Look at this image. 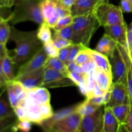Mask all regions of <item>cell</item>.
<instances>
[{"label":"cell","mask_w":132,"mask_h":132,"mask_svg":"<svg viewBox=\"0 0 132 132\" xmlns=\"http://www.w3.org/2000/svg\"><path fill=\"white\" fill-rule=\"evenodd\" d=\"M94 76L96 83L99 85L106 92L110 90L113 84L112 75L104 72L96 67L94 70Z\"/></svg>","instance_id":"20"},{"label":"cell","mask_w":132,"mask_h":132,"mask_svg":"<svg viewBox=\"0 0 132 132\" xmlns=\"http://www.w3.org/2000/svg\"><path fill=\"white\" fill-rule=\"evenodd\" d=\"M91 61H92V59L90 52H89V48L87 47L79 52V53L77 54V57L75 59L74 62L77 65L81 67L85 63H88Z\"/></svg>","instance_id":"29"},{"label":"cell","mask_w":132,"mask_h":132,"mask_svg":"<svg viewBox=\"0 0 132 132\" xmlns=\"http://www.w3.org/2000/svg\"><path fill=\"white\" fill-rule=\"evenodd\" d=\"M12 11V10H11V9L9 8H0V18H5L10 20Z\"/></svg>","instance_id":"42"},{"label":"cell","mask_w":132,"mask_h":132,"mask_svg":"<svg viewBox=\"0 0 132 132\" xmlns=\"http://www.w3.org/2000/svg\"><path fill=\"white\" fill-rule=\"evenodd\" d=\"M110 61L112 66L113 82H123L126 85V65L118 45L113 56Z\"/></svg>","instance_id":"11"},{"label":"cell","mask_w":132,"mask_h":132,"mask_svg":"<svg viewBox=\"0 0 132 132\" xmlns=\"http://www.w3.org/2000/svg\"><path fill=\"white\" fill-rule=\"evenodd\" d=\"M74 32L76 43L88 47L92 37L101 27L95 13L82 16L73 17L72 24Z\"/></svg>","instance_id":"3"},{"label":"cell","mask_w":132,"mask_h":132,"mask_svg":"<svg viewBox=\"0 0 132 132\" xmlns=\"http://www.w3.org/2000/svg\"><path fill=\"white\" fill-rule=\"evenodd\" d=\"M106 0H76L71 8L73 17L82 16L95 13L98 6Z\"/></svg>","instance_id":"13"},{"label":"cell","mask_w":132,"mask_h":132,"mask_svg":"<svg viewBox=\"0 0 132 132\" xmlns=\"http://www.w3.org/2000/svg\"><path fill=\"white\" fill-rule=\"evenodd\" d=\"M73 85V82L63 73L50 67H45L43 87L53 88Z\"/></svg>","instance_id":"7"},{"label":"cell","mask_w":132,"mask_h":132,"mask_svg":"<svg viewBox=\"0 0 132 132\" xmlns=\"http://www.w3.org/2000/svg\"><path fill=\"white\" fill-rule=\"evenodd\" d=\"M9 19L5 18H0V42L6 46L11 32V27L9 24Z\"/></svg>","instance_id":"26"},{"label":"cell","mask_w":132,"mask_h":132,"mask_svg":"<svg viewBox=\"0 0 132 132\" xmlns=\"http://www.w3.org/2000/svg\"><path fill=\"white\" fill-rule=\"evenodd\" d=\"M104 106L95 113L82 117L80 126L81 132H103V117Z\"/></svg>","instance_id":"10"},{"label":"cell","mask_w":132,"mask_h":132,"mask_svg":"<svg viewBox=\"0 0 132 132\" xmlns=\"http://www.w3.org/2000/svg\"><path fill=\"white\" fill-rule=\"evenodd\" d=\"M128 52L130 53L132 50V22L128 26L127 31V48Z\"/></svg>","instance_id":"38"},{"label":"cell","mask_w":132,"mask_h":132,"mask_svg":"<svg viewBox=\"0 0 132 132\" xmlns=\"http://www.w3.org/2000/svg\"><path fill=\"white\" fill-rule=\"evenodd\" d=\"M57 1V11L59 14V16L61 18H64V17L68 16V15H71V10L67 8L64 7L63 5H61L59 2L56 0Z\"/></svg>","instance_id":"37"},{"label":"cell","mask_w":132,"mask_h":132,"mask_svg":"<svg viewBox=\"0 0 132 132\" xmlns=\"http://www.w3.org/2000/svg\"><path fill=\"white\" fill-rule=\"evenodd\" d=\"M45 67H50L53 69L59 71V72L64 73L68 78L70 70L68 69V66L66 64V63L62 61L58 57L48 58L47 61L45 63Z\"/></svg>","instance_id":"25"},{"label":"cell","mask_w":132,"mask_h":132,"mask_svg":"<svg viewBox=\"0 0 132 132\" xmlns=\"http://www.w3.org/2000/svg\"><path fill=\"white\" fill-rule=\"evenodd\" d=\"M6 89L9 102L13 109L23 104L28 95V90L17 80L7 82Z\"/></svg>","instance_id":"8"},{"label":"cell","mask_w":132,"mask_h":132,"mask_svg":"<svg viewBox=\"0 0 132 132\" xmlns=\"http://www.w3.org/2000/svg\"><path fill=\"white\" fill-rule=\"evenodd\" d=\"M37 36L43 45L52 39V35L50 27L48 25L47 23L43 22L39 24L37 30Z\"/></svg>","instance_id":"28"},{"label":"cell","mask_w":132,"mask_h":132,"mask_svg":"<svg viewBox=\"0 0 132 132\" xmlns=\"http://www.w3.org/2000/svg\"><path fill=\"white\" fill-rule=\"evenodd\" d=\"M121 125L109 107L104 106L103 132H119Z\"/></svg>","instance_id":"17"},{"label":"cell","mask_w":132,"mask_h":132,"mask_svg":"<svg viewBox=\"0 0 132 132\" xmlns=\"http://www.w3.org/2000/svg\"><path fill=\"white\" fill-rule=\"evenodd\" d=\"M43 48L45 50V53L47 54L48 57H58L59 55V50L57 48L55 45L54 44V41L52 39L49 42L46 43L43 45Z\"/></svg>","instance_id":"32"},{"label":"cell","mask_w":132,"mask_h":132,"mask_svg":"<svg viewBox=\"0 0 132 132\" xmlns=\"http://www.w3.org/2000/svg\"><path fill=\"white\" fill-rule=\"evenodd\" d=\"M23 106L26 111V120L32 124L41 126V124L54 115L52 107L50 103L41 104L32 101L27 97Z\"/></svg>","instance_id":"4"},{"label":"cell","mask_w":132,"mask_h":132,"mask_svg":"<svg viewBox=\"0 0 132 132\" xmlns=\"http://www.w3.org/2000/svg\"><path fill=\"white\" fill-rule=\"evenodd\" d=\"M64 7L71 10V8L74 5L76 0H57Z\"/></svg>","instance_id":"44"},{"label":"cell","mask_w":132,"mask_h":132,"mask_svg":"<svg viewBox=\"0 0 132 132\" xmlns=\"http://www.w3.org/2000/svg\"><path fill=\"white\" fill-rule=\"evenodd\" d=\"M120 125H125L130 112V104L109 107Z\"/></svg>","instance_id":"24"},{"label":"cell","mask_w":132,"mask_h":132,"mask_svg":"<svg viewBox=\"0 0 132 132\" xmlns=\"http://www.w3.org/2000/svg\"><path fill=\"white\" fill-rule=\"evenodd\" d=\"M106 92L99 85H98L96 83L95 85V88H94V92H93V94H92V97H97V96H102V95H104V94H106ZM91 97V98H92Z\"/></svg>","instance_id":"43"},{"label":"cell","mask_w":132,"mask_h":132,"mask_svg":"<svg viewBox=\"0 0 132 132\" xmlns=\"http://www.w3.org/2000/svg\"><path fill=\"white\" fill-rule=\"evenodd\" d=\"M15 116L7 95L6 87L3 88L0 92V120Z\"/></svg>","instance_id":"19"},{"label":"cell","mask_w":132,"mask_h":132,"mask_svg":"<svg viewBox=\"0 0 132 132\" xmlns=\"http://www.w3.org/2000/svg\"><path fill=\"white\" fill-rule=\"evenodd\" d=\"M119 7L122 13L132 12V4L130 0H121Z\"/></svg>","instance_id":"36"},{"label":"cell","mask_w":132,"mask_h":132,"mask_svg":"<svg viewBox=\"0 0 132 132\" xmlns=\"http://www.w3.org/2000/svg\"><path fill=\"white\" fill-rule=\"evenodd\" d=\"M18 121L16 116L0 120V132H18L16 124Z\"/></svg>","instance_id":"27"},{"label":"cell","mask_w":132,"mask_h":132,"mask_svg":"<svg viewBox=\"0 0 132 132\" xmlns=\"http://www.w3.org/2000/svg\"><path fill=\"white\" fill-rule=\"evenodd\" d=\"M95 15L101 27L115 25L125 21L119 6L110 3L108 0L103 1L98 6Z\"/></svg>","instance_id":"5"},{"label":"cell","mask_w":132,"mask_h":132,"mask_svg":"<svg viewBox=\"0 0 132 132\" xmlns=\"http://www.w3.org/2000/svg\"><path fill=\"white\" fill-rule=\"evenodd\" d=\"M119 132H128V131L127 130L126 128L125 127V125H121V127H120Z\"/></svg>","instance_id":"48"},{"label":"cell","mask_w":132,"mask_h":132,"mask_svg":"<svg viewBox=\"0 0 132 132\" xmlns=\"http://www.w3.org/2000/svg\"><path fill=\"white\" fill-rule=\"evenodd\" d=\"M89 52L92 59L96 64V67L112 76V66L109 58L95 50L89 48Z\"/></svg>","instance_id":"18"},{"label":"cell","mask_w":132,"mask_h":132,"mask_svg":"<svg viewBox=\"0 0 132 132\" xmlns=\"http://www.w3.org/2000/svg\"><path fill=\"white\" fill-rule=\"evenodd\" d=\"M43 0H15L10 16V24H16L24 21H32L41 24L44 22L41 4Z\"/></svg>","instance_id":"2"},{"label":"cell","mask_w":132,"mask_h":132,"mask_svg":"<svg viewBox=\"0 0 132 132\" xmlns=\"http://www.w3.org/2000/svg\"><path fill=\"white\" fill-rule=\"evenodd\" d=\"M9 40L13 41L15 45L12 57L18 68L43 47V43L37 37L36 30L24 32L19 30L12 26Z\"/></svg>","instance_id":"1"},{"label":"cell","mask_w":132,"mask_h":132,"mask_svg":"<svg viewBox=\"0 0 132 132\" xmlns=\"http://www.w3.org/2000/svg\"><path fill=\"white\" fill-rule=\"evenodd\" d=\"M7 50L8 49L7 48H6V46H4V45L0 42V59L3 57Z\"/></svg>","instance_id":"47"},{"label":"cell","mask_w":132,"mask_h":132,"mask_svg":"<svg viewBox=\"0 0 132 132\" xmlns=\"http://www.w3.org/2000/svg\"><path fill=\"white\" fill-rule=\"evenodd\" d=\"M109 102L104 106L113 107L121 104H129L130 98L127 86L123 82H113Z\"/></svg>","instance_id":"12"},{"label":"cell","mask_w":132,"mask_h":132,"mask_svg":"<svg viewBox=\"0 0 132 132\" xmlns=\"http://www.w3.org/2000/svg\"><path fill=\"white\" fill-rule=\"evenodd\" d=\"M125 126L128 132H132V101L131 99L130 101V112L125 124Z\"/></svg>","instance_id":"40"},{"label":"cell","mask_w":132,"mask_h":132,"mask_svg":"<svg viewBox=\"0 0 132 132\" xmlns=\"http://www.w3.org/2000/svg\"><path fill=\"white\" fill-rule=\"evenodd\" d=\"M101 107V106H97L93 104L88 99H86V100L84 101L83 102L76 105L75 112L78 113L80 116L84 117L85 116L94 114Z\"/></svg>","instance_id":"23"},{"label":"cell","mask_w":132,"mask_h":132,"mask_svg":"<svg viewBox=\"0 0 132 132\" xmlns=\"http://www.w3.org/2000/svg\"><path fill=\"white\" fill-rule=\"evenodd\" d=\"M54 32L59 35V36L72 41L73 43H76V37H75L74 32H73V27H72V25L68 26V27H66V28H63V29L60 30L55 31Z\"/></svg>","instance_id":"31"},{"label":"cell","mask_w":132,"mask_h":132,"mask_svg":"<svg viewBox=\"0 0 132 132\" xmlns=\"http://www.w3.org/2000/svg\"><path fill=\"white\" fill-rule=\"evenodd\" d=\"M117 45L118 43L117 41L105 33L98 42L95 50L105 55L109 59H111L113 56L115 51L117 48Z\"/></svg>","instance_id":"16"},{"label":"cell","mask_w":132,"mask_h":132,"mask_svg":"<svg viewBox=\"0 0 132 132\" xmlns=\"http://www.w3.org/2000/svg\"><path fill=\"white\" fill-rule=\"evenodd\" d=\"M52 40L54 41V44L55 45V46L57 47V48L59 50L63 48L71 46L73 44L72 41L59 36V35L57 34L55 32H54V34L52 35Z\"/></svg>","instance_id":"33"},{"label":"cell","mask_w":132,"mask_h":132,"mask_svg":"<svg viewBox=\"0 0 132 132\" xmlns=\"http://www.w3.org/2000/svg\"><path fill=\"white\" fill-rule=\"evenodd\" d=\"M128 54H129V55H130V57H131V59H132V50H131V52H130V53H128Z\"/></svg>","instance_id":"49"},{"label":"cell","mask_w":132,"mask_h":132,"mask_svg":"<svg viewBox=\"0 0 132 132\" xmlns=\"http://www.w3.org/2000/svg\"><path fill=\"white\" fill-rule=\"evenodd\" d=\"M73 22V17L72 15H68V16L64 17V18H61L58 21L57 24H56L55 27L53 28L54 32L55 31L60 30L63 28H66L68 26L72 25Z\"/></svg>","instance_id":"34"},{"label":"cell","mask_w":132,"mask_h":132,"mask_svg":"<svg viewBox=\"0 0 132 132\" xmlns=\"http://www.w3.org/2000/svg\"><path fill=\"white\" fill-rule=\"evenodd\" d=\"M2 67L4 74H5V77H6L8 82L15 80L16 74L14 72V68H15V66L12 57L9 54V50H6L5 55L3 58Z\"/></svg>","instance_id":"22"},{"label":"cell","mask_w":132,"mask_h":132,"mask_svg":"<svg viewBox=\"0 0 132 132\" xmlns=\"http://www.w3.org/2000/svg\"><path fill=\"white\" fill-rule=\"evenodd\" d=\"M78 132H81V131H80V130H79V131H78Z\"/></svg>","instance_id":"51"},{"label":"cell","mask_w":132,"mask_h":132,"mask_svg":"<svg viewBox=\"0 0 132 132\" xmlns=\"http://www.w3.org/2000/svg\"><path fill=\"white\" fill-rule=\"evenodd\" d=\"M70 48V46H67V47H65V48H63L61 49L59 52L58 57H59L62 61H63L64 63H66V64H67L68 55H69Z\"/></svg>","instance_id":"39"},{"label":"cell","mask_w":132,"mask_h":132,"mask_svg":"<svg viewBox=\"0 0 132 132\" xmlns=\"http://www.w3.org/2000/svg\"><path fill=\"white\" fill-rule=\"evenodd\" d=\"M32 123L27 120H18L16 128L20 132H30L32 129Z\"/></svg>","instance_id":"35"},{"label":"cell","mask_w":132,"mask_h":132,"mask_svg":"<svg viewBox=\"0 0 132 132\" xmlns=\"http://www.w3.org/2000/svg\"><path fill=\"white\" fill-rule=\"evenodd\" d=\"M48 58V56L45 53L43 48L42 47L29 60L27 61L18 68V72L15 75V79L23 75L31 73L43 67H45V63Z\"/></svg>","instance_id":"9"},{"label":"cell","mask_w":132,"mask_h":132,"mask_svg":"<svg viewBox=\"0 0 132 132\" xmlns=\"http://www.w3.org/2000/svg\"><path fill=\"white\" fill-rule=\"evenodd\" d=\"M68 69L70 72H79V73H83L82 72V69H81V67L80 66L77 65L74 61L72 62L71 63H70L68 65Z\"/></svg>","instance_id":"45"},{"label":"cell","mask_w":132,"mask_h":132,"mask_svg":"<svg viewBox=\"0 0 132 132\" xmlns=\"http://www.w3.org/2000/svg\"><path fill=\"white\" fill-rule=\"evenodd\" d=\"M41 9L44 22L45 23L55 17H60L57 11L56 0H43Z\"/></svg>","instance_id":"21"},{"label":"cell","mask_w":132,"mask_h":132,"mask_svg":"<svg viewBox=\"0 0 132 132\" xmlns=\"http://www.w3.org/2000/svg\"><path fill=\"white\" fill-rule=\"evenodd\" d=\"M3 58H1V59H0V88H3L4 87H6V83H7L8 82L6 77H5V74H4L3 70Z\"/></svg>","instance_id":"41"},{"label":"cell","mask_w":132,"mask_h":132,"mask_svg":"<svg viewBox=\"0 0 132 132\" xmlns=\"http://www.w3.org/2000/svg\"><path fill=\"white\" fill-rule=\"evenodd\" d=\"M105 33L109 35L117 43L126 49L127 48L128 25L126 21L112 26L104 27Z\"/></svg>","instance_id":"15"},{"label":"cell","mask_w":132,"mask_h":132,"mask_svg":"<svg viewBox=\"0 0 132 132\" xmlns=\"http://www.w3.org/2000/svg\"><path fill=\"white\" fill-rule=\"evenodd\" d=\"M87 48L86 46H84L83 45L80 43H73L70 46L69 51V55H68V60L67 62V65L68 66L70 63L74 61L75 59L77 57V54L79 53L80 51Z\"/></svg>","instance_id":"30"},{"label":"cell","mask_w":132,"mask_h":132,"mask_svg":"<svg viewBox=\"0 0 132 132\" xmlns=\"http://www.w3.org/2000/svg\"></svg>","instance_id":"52"},{"label":"cell","mask_w":132,"mask_h":132,"mask_svg":"<svg viewBox=\"0 0 132 132\" xmlns=\"http://www.w3.org/2000/svg\"><path fill=\"white\" fill-rule=\"evenodd\" d=\"M15 0H0V8L11 9L14 5Z\"/></svg>","instance_id":"46"},{"label":"cell","mask_w":132,"mask_h":132,"mask_svg":"<svg viewBox=\"0 0 132 132\" xmlns=\"http://www.w3.org/2000/svg\"><path fill=\"white\" fill-rule=\"evenodd\" d=\"M82 117L76 112H72L52 125L50 132H78Z\"/></svg>","instance_id":"6"},{"label":"cell","mask_w":132,"mask_h":132,"mask_svg":"<svg viewBox=\"0 0 132 132\" xmlns=\"http://www.w3.org/2000/svg\"><path fill=\"white\" fill-rule=\"evenodd\" d=\"M130 1H131V4H132V0H130Z\"/></svg>","instance_id":"50"},{"label":"cell","mask_w":132,"mask_h":132,"mask_svg":"<svg viewBox=\"0 0 132 132\" xmlns=\"http://www.w3.org/2000/svg\"><path fill=\"white\" fill-rule=\"evenodd\" d=\"M45 67L31 73L23 75L15 80L19 81L28 90L43 87L44 82V72Z\"/></svg>","instance_id":"14"}]
</instances>
